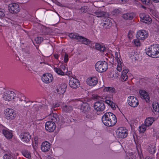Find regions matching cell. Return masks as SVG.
Masks as SVG:
<instances>
[{
    "label": "cell",
    "mask_w": 159,
    "mask_h": 159,
    "mask_svg": "<svg viewBox=\"0 0 159 159\" xmlns=\"http://www.w3.org/2000/svg\"><path fill=\"white\" fill-rule=\"evenodd\" d=\"M146 128V126L145 125L142 126L140 127V132L141 133H144L145 132Z\"/></svg>",
    "instance_id": "83f0119b"
},
{
    "label": "cell",
    "mask_w": 159,
    "mask_h": 159,
    "mask_svg": "<svg viewBox=\"0 0 159 159\" xmlns=\"http://www.w3.org/2000/svg\"><path fill=\"white\" fill-rule=\"evenodd\" d=\"M4 159H11V158L9 155L6 154L4 157Z\"/></svg>",
    "instance_id": "e575fe53"
},
{
    "label": "cell",
    "mask_w": 159,
    "mask_h": 159,
    "mask_svg": "<svg viewBox=\"0 0 159 159\" xmlns=\"http://www.w3.org/2000/svg\"><path fill=\"white\" fill-rule=\"evenodd\" d=\"M142 1L144 4H146V5H150V3H151V2L149 0Z\"/></svg>",
    "instance_id": "836d02e7"
},
{
    "label": "cell",
    "mask_w": 159,
    "mask_h": 159,
    "mask_svg": "<svg viewBox=\"0 0 159 159\" xmlns=\"http://www.w3.org/2000/svg\"><path fill=\"white\" fill-rule=\"evenodd\" d=\"M128 131L125 128L121 127L118 129L117 131V135L119 138L124 139L127 136Z\"/></svg>",
    "instance_id": "8992f818"
},
{
    "label": "cell",
    "mask_w": 159,
    "mask_h": 159,
    "mask_svg": "<svg viewBox=\"0 0 159 159\" xmlns=\"http://www.w3.org/2000/svg\"><path fill=\"white\" fill-rule=\"evenodd\" d=\"M42 80L44 83L48 84L52 82L53 80V75L49 73H45L43 74L42 77Z\"/></svg>",
    "instance_id": "9c48e42d"
},
{
    "label": "cell",
    "mask_w": 159,
    "mask_h": 159,
    "mask_svg": "<svg viewBox=\"0 0 159 159\" xmlns=\"http://www.w3.org/2000/svg\"><path fill=\"white\" fill-rule=\"evenodd\" d=\"M153 1L154 2H155V3H158V2H159V0H153Z\"/></svg>",
    "instance_id": "74e56055"
},
{
    "label": "cell",
    "mask_w": 159,
    "mask_h": 159,
    "mask_svg": "<svg viewBox=\"0 0 159 159\" xmlns=\"http://www.w3.org/2000/svg\"><path fill=\"white\" fill-rule=\"evenodd\" d=\"M20 138L23 142L27 143L30 140L31 136L28 132H24L21 134Z\"/></svg>",
    "instance_id": "2e32d148"
},
{
    "label": "cell",
    "mask_w": 159,
    "mask_h": 159,
    "mask_svg": "<svg viewBox=\"0 0 159 159\" xmlns=\"http://www.w3.org/2000/svg\"><path fill=\"white\" fill-rule=\"evenodd\" d=\"M146 54L153 58H158L159 56V46L158 44H154L146 48Z\"/></svg>",
    "instance_id": "7a4b0ae2"
},
{
    "label": "cell",
    "mask_w": 159,
    "mask_h": 159,
    "mask_svg": "<svg viewBox=\"0 0 159 159\" xmlns=\"http://www.w3.org/2000/svg\"><path fill=\"white\" fill-rule=\"evenodd\" d=\"M102 121L105 126L109 127L115 125L117 122L116 117L111 113H106L102 117Z\"/></svg>",
    "instance_id": "6da1fadb"
},
{
    "label": "cell",
    "mask_w": 159,
    "mask_h": 159,
    "mask_svg": "<svg viewBox=\"0 0 159 159\" xmlns=\"http://www.w3.org/2000/svg\"><path fill=\"white\" fill-rule=\"evenodd\" d=\"M154 121V119L153 117L148 118L145 120V125L146 126H151L153 124Z\"/></svg>",
    "instance_id": "7402d4cb"
},
{
    "label": "cell",
    "mask_w": 159,
    "mask_h": 159,
    "mask_svg": "<svg viewBox=\"0 0 159 159\" xmlns=\"http://www.w3.org/2000/svg\"><path fill=\"white\" fill-rule=\"evenodd\" d=\"M94 108L96 110L101 111L104 110L105 108V105L102 102H96L94 104Z\"/></svg>",
    "instance_id": "ac0fdd59"
},
{
    "label": "cell",
    "mask_w": 159,
    "mask_h": 159,
    "mask_svg": "<svg viewBox=\"0 0 159 159\" xmlns=\"http://www.w3.org/2000/svg\"><path fill=\"white\" fill-rule=\"evenodd\" d=\"M140 94L141 96L148 103L150 101L149 95L144 90H141L140 91Z\"/></svg>",
    "instance_id": "d6986e66"
},
{
    "label": "cell",
    "mask_w": 159,
    "mask_h": 159,
    "mask_svg": "<svg viewBox=\"0 0 159 159\" xmlns=\"http://www.w3.org/2000/svg\"><path fill=\"white\" fill-rule=\"evenodd\" d=\"M148 35L147 31L144 30H140L137 32L136 36L138 39L144 40L147 38Z\"/></svg>",
    "instance_id": "ba28073f"
},
{
    "label": "cell",
    "mask_w": 159,
    "mask_h": 159,
    "mask_svg": "<svg viewBox=\"0 0 159 159\" xmlns=\"http://www.w3.org/2000/svg\"><path fill=\"white\" fill-rule=\"evenodd\" d=\"M128 1L126 0H124V1H121L122 2H127Z\"/></svg>",
    "instance_id": "f35d334b"
},
{
    "label": "cell",
    "mask_w": 159,
    "mask_h": 159,
    "mask_svg": "<svg viewBox=\"0 0 159 159\" xmlns=\"http://www.w3.org/2000/svg\"><path fill=\"white\" fill-rule=\"evenodd\" d=\"M16 94L14 92L8 91L4 93L3 98L5 100L8 101H13L16 98Z\"/></svg>",
    "instance_id": "5b68a950"
},
{
    "label": "cell",
    "mask_w": 159,
    "mask_h": 159,
    "mask_svg": "<svg viewBox=\"0 0 159 159\" xmlns=\"http://www.w3.org/2000/svg\"><path fill=\"white\" fill-rule=\"evenodd\" d=\"M50 144L47 142H43L41 145V150L44 152H47L50 150Z\"/></svg>",
    "instance_id": "ffe728a7"
},
{
    "label": "cell",
    "mask_w": 159,
    "mask_h": 159,
    "mask_svg": "<svg viewBox=\"0 0 159 159\" xmlns=\"http://www.w3.org/2000/svg\"><path fill=\"white\" fill-rule=\"evenodd\" d=\"M141 21L146 24H150L152 23V19L147 14H142L140 15Z\"/></svg>",
    "instance_id": "8fae6325"
},
{
    "label": "cell",
    "mask_w": 159,
    "mask_h": 159,
    "mask_svg": "<svg viewBox=\"0 0 159 159\" xmlns=\"http://www.w3.org/2000/svg\"><path fill=\"white\" fill-rule=\"evenodd\" d=\"M145 159H153L152 158H151L150 157H148L146 158Z\"/></svg>",
    "instance_id": "8d00e7d4"
},
{
    "label": "cell",
    "mask_w": 159,
    "mask_h": 159,
    "mask_svg": "<svg viewBox=\"0 0 159 159\" xmlns=\"http://www.w3.org/2000/svg\"><path fill=\"white\" fill-rule=\"evenodd\" d=\"M153 109L156 112H159V105L158 103H154L153 104Z\"/></svg>",
    "instance_id": "4316f807"
},
{
    "label": "cell",
    "mask_w": 159,
    "mask_h": 159,
    "mask_svg": "<svg viewBox=\"0 0 159 159\" xmlns=\"http://www.w3.org/2000/svg\"><path fill=\"white\" fill-rule=\"evenodd\" d=\"M69 36L71 38L79 40L82 42H85L86 44H89L90 43L89 41L88 40L75 33H71L70 34Z\"/></svg>",
    "instance_id": "5bb4252c"
},
{
    "label": "cell",
    "mask_w": 159,
    "mask_h": 159,
    "mask_svg": "<svg viewBox=\"0 0 159 159\" xmlns=\"http://www.w3.org/2000/svg\"><path fill=\"white\" fill-rule=\"evenodd\" d=\"M101 26L105 28H109L112 25V23L110 20L107 18H103L101 19Z\"/></svg>",
    "instance_id": "7c38bea8"
},
{
    "label": "cell",
    "mask_w": 159,
    "mask_h": 159,
    "mask_svg": "<svg viewBox=\"0 0 159 159\" xmlns=\"http://www.w3.org/2000/svg\"><path fill=\"white\" fill-rule=\"evenodd\" d=\"M23 154L25 156V157L28 158H30L31 157L30 154L27 151H25L23 152Z\"/></svg>",
    "instance_id": "f546056e"
},
{
    "label": "cell",
    "mask_w": 159,
    "mask_h": 159,
    "mask_svg": "<svg viewBox=\"0 0 159 159\" xmlns=\"http://www.w3.org/2000/svg\"><path fill=\"white\" fill-rule=\"evenodd\" d=\"M69 84L70 86L72 88L76 89L80 86V84L79 81L76 79L72 78L70 80Z\"/></svg>",
    "instance_id": "9a60e30c"
},
{
    "label": "cell",
    "mask_w": 159,
    "mask_h": 159,
    "mask_svg": "<svg viewBox=\"0 0 159 159\" xmlns=\"http://www.w3.org/2000/svg\"><path fill=\"white\" fill-rule=\"evenodd\" d=\"M42 39V38H37L36 39L35 41H36L37 43H41V42H42V40H43Z\"/></svg>",
    "instance_id": "d6a6232c"
},
{
    "label": "cell",
    "mask_w": 159,
    "mask_h": 159,
    "mask_svg": "<svg viewBox=\"0 0 159 159\" xmlns=\"http://www.w3.org/2000/svg\"><path fill=\"white\" fill-rule=\"evenodd\" d=\"M5 117L8 120H11L15 118L16 116V113L14 110L11 109H8L4 112Z\"/></svg>",
    "instance_id": "277c9868"
},
{
    "label": "cell",
    "mask_w": 159,
    "mask_h": 159,
    "mask_svg": "<svg viewBox=\"0 0 159 159\" xmlns=\"http://www.w3.org/2000/svg\"><path fill=\"white\" fill-rule=\"evenodd\" d=\"M134 43L137 46H140L141 44V42L138 40H135L134 41Z\"/></svg>",
    "instance_id": "4dcf8cb0"
},
{
    "label": "cell",
    "mask_w": 159,
    "mask_h": 159,
    "mask_svg": "<svg viewBox=\"0 0 159 159\" xmlns=\"http://www.w3.org/2000/svg\"><path fill=\"white\" fill-rule=\"evenodd\" d=\"M134 17V14L133 13H129L124 14L123 16V18L125 19L132 20Z\"/></svg>",
    "instance_id": "603a6c76"
},
{
    "label": "cell",
    "mask_w": 159,
    "mask_h": 159,
    "mask_svg": "<svg viewBox=\"0 0 159 159\" xmlns=\"http://www.w3.org/2000/svg\"><path fill=\"white\" fill-rule=\"evenodd\" d=\"M5 16V14L3 12L0 11V17H4Z\"/></svg>",
    "instance_id": "d590c367"
},
{
    "label": "cell",
    "mask_w": 159,
    "mask_h": 159,
    "mask_svg": "<svg viewBox=\"0 0 159 159\" xmlns=\"http://www.w3.org/2000/svg\"><path fill=\"white\" fill-rule=\"evenodd\" d=\"M128 104L132 107H137L138 105L139 102L138 100L134 96H130L127 99Z\"/></svg>",
    "instance_id": "30bf717a"
},
{
    "label": "cell",
    "mask_w": 159,
    "mask_h": 159,
    "mask_svg": "<svg viewBox=\"0 0 159 159\" xmlns=\"http://www.w3.org/2000/svg\"><path fill=\"white\" fill-rule=\"evenodd\" d=\"M55 70L56 71V72L58 74H59L60 75H63V72H62V71L58 69L57 68H56L55 69Z\"/></svg>",
    "instance_id": "1f68e13d"
},
{
    "label": "cell",
    "mask_w": 159,
    "mask_h": 159,
    "mask_svg": "<svg viewBox=\"0 0 159 159\" xmlns=\"http://www.w3.org/2000/svg\"><path fill=\"white\" fill-rule=\"evenodd\" d=\"M87 83L90 86H94L98 83L97 78L95 77H91L89 78L87 80Z\"/></svg>",
    "instance_id": "e0dca14e"
},
{
    "label": "cell",
    "mask_w": 159,
    "mask_h": 159,
    "mask_svg": "<svg viewBox=\"0 0 159 159\" xmlns=\"http://www.w3.org/2000/svg\"><path fill=\"white\" fill-rule=\"evenodd\" d=\"M95 47H96L97 49L100 50L102 52L104 51L105 50V47L102 46V45H100V44H96L95 45Z\"/></svg>",
    "instance_id": "484cf974"
},
{
    "label": "cell",
    "mask_w": 159,
    "mask_h": 159,
    "mask_svg": "<svg viewBox=\"0 0 159 159\" xmlns=\"http://www.w3.org/2000/svg\"><path fill=\"white\" fill-rule=\"evenodd\" d=\"M67 85L65 84H63L59 85L57 89L58 93L60 94H63L65 92L67 88Z\"/></svg>",
    "instance_id": "44dd1931"
},
{
    "label": "cell",
    "mask_w": 159,
    "mask_h": 159,
    "mask_svg": "<svg viewBox=\"0 0 159 159\" xmlns=\"http://www.w3.org/2000/svg\"><path fill=\"white\" fill-rule=\"evenodd\" d=\"M108 65L107 63L104 61L97 62L95 66V69L99 73H103L107 70Z\"/></svg>",
    "instance_id": "3957f363"
},
{
    "label": "cell",
    "mask_w": 159,
    "mask_h": 159,
    "mask_svg": "<svg viewBox=\"0 0 159 159\" xmlns=\"http://www.w3.org/2000/svg\"><path fill=\"white\" fill-rule=\"evenodd\" d=\"M9 11L12 14H17L20 12V8L19 6L15 3H12L8 6Z\"/></svg>",
    "instance_id": "52a82bcc"
},
{
    "label": "cell",
    "mask_w": 159,
    "mask_h": 159,
    "mask_svg": "<svg viewBox=\"0 0 159 159\" xmlns=\"http://www.w3.org/2000/svg\"><path fill=\"white\" fill-rule=\"evenodd\" d=\"M129 72L128 70H125L123 71L122 74V77L124 80L126 81L127 80L128 77L126 75L127 73Z\"/></svg>",
    "instance_id": "d4e9b609"
},
{
    "label": "cell",
    "mask_w": 159,
    "mask_h": 159,
    "mask_svg": "<svg viewBox=\"0 0 159 159\" xmlns=\"http://www.w3.org/2000/svg\"><path fill=\"white\" fill-rule=\"evenodd\" d=\"M106 102L111 107L113 108V109H115V106L113 102L109 100H107L106 101Z\"/></svg>",
    "instance_id": "f1b7e54d"
},
{
    "label": "cell",
    "mask_w": 159,
    "mask_h": 159,
    "mask_svg": "<svg viewBox=\"0 0 159 159\" xmlns=\"http://www.w3.org/2000/svg\"><path fill=\"white\" fill-rule=\"evenodd\" d=\"M3 134L7 138L10 139L13 137V134L7 130H3Z\"/></svg>",
    "instance_id": "cb8c5ba5"
},
{
    "label": "cell",
    "mask_w": 159,
    "mask_h": 159,
    "mask_svg": "<svg viewBox=\"0 0 159 159\" xmlns=\"http://www.w3.org/2000/svg\"><path fill=\"white\" fill-rule=\"evenodd\" d=\"M56 125L54 122L49 121L45 125V128L47 131L50 132H54L56 128Z\"/></svg>",
    "instance_id": "4fadbf2b"
}]
</instances>
